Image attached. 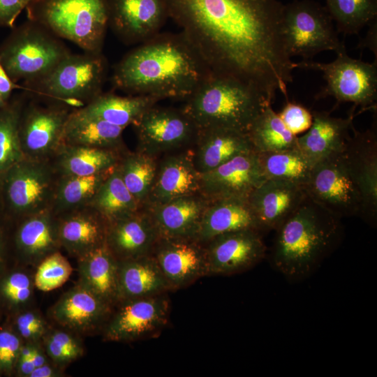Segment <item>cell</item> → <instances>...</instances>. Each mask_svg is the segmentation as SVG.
Here are the masks:
<instances>
[{"label":"cell","instance_id":"obj_17","mask_svg":"<svg viewBox=\"0 0 377 377\" xmlns=\"http://www.w3.org/2000/svg\"><path fill=\"white\" fill-rule=\"evenodd\" d=\"M343 155L348 169L360 191L361 219L372 227L377 223V132L376 124L365 131L353 126Z\"/></svg>","mask_w":377,"mask_h":377},{"label":"cell","instance_id":"obj_35","mask_svg":"<svg viewBox=\"0 0 377 377\" xmlns=\"http://www.w3.org/2000/svg\"><path fill=\"white\" fill-rule=\"evenodd\" d=\"M114 167L87 176L58 175L51 207L54 214L88 206Z\"/></svg>","mask_w":377,"mask_h":377},{"label":"cell","instance_id":"obj_8","mask_svg":"<svg viewBox=\"0 0 377 377\" xmlns=\"http://www.w3.org/2000/svg\"><path fill=\"white\" fill-rule=\"evenodd\" d=\"M283 32L290 57L308 60L317 54L346 50L325 6L313 0H294L283 5Z\"/></svg>","mask_w":377,"mask_h":377},{"label":"cell","instance_id":"obj_13","mask_svg":"<svg viewBox=\"0 0 377 377\" xmlns=\"http://www.w3.org/2000/svg\"><path fill=\"white\" fill-rule=\"evenodd\" d=\"M71 109L57 103L24 105L19 124L25 158L50 161L63 145V134Z\"/></svg>","mask_w":377,"mask_h":377},{"label":"cell","instance_id":"obj_38","mask_svg":"<svg viewBox=\"0 0 377 377\" xmlns=\"http://www.w3.org/2000/svg\"><path fill=\"white\" fill-rule=\"evenodd\" d=\"M158 158L136 151H124L117 167L128 190L142 207L152 188Z\"/></svg>","mask_w":377,"mask_h":377},{"label":"cell","instance_id":"obj_45","mask_svg":"<svg viewBox=\"0 0 377 377\" xmlns=\"http://www.w3.org/2000/svg\"><path fill=\"white\" fill-rule=\"evenodd\" d=\"M24 342L36 343L50 329L43 316L30 308L13 313L12 327Z\"/></svg>","mask_w":377,"mask_h":377},{"label":"cell","instance_id":"obj_51","mask_svg":"<svg viewBox=\"0 0 377 377\" xmlns=\"http://www.w3.org/2000/svg\"><path fill=\"white\" fill-rule=\"evenodd\" d=\"M62 367L54 364L47 363L36 367L29 377H58L63 374Z\"/></svg>","mask_w":377,"mask_h":377},{"label":"cell","instance_id":"obj_10","mask_svg":"<svg viewBox=\"0 0 377 377\" xmlns=\"http://www.w3.org/2000/svg\"><path fill=\"white\" fill-rule=\"evenodd\" d=\"M57 177L49 161L24 158L19 161L0 177L8 209L24 217L51 209Z\"/></svg>","mask_w":377,"mask_h":377},{"label":"cell","instance_id":"obj_50","mask_svg":"<svg viewBox=\"0 0 377 377\" xmlns=\"http://www.w3.org/2000/svg\"><path fill=\"white\" fill-rule=\"evenodd\" d=\"M17 87L12 82L0 63V95L5 102H8L13 89Z\"/></svg>","mask_w":377,"mask_h":377},{"label":"cell","instance_id":"obj_30","mask_svg":"<svg viewBox=\"0 0 377 377\" xmlns=\"http://www.w3.org/2000/svg\"><path fill=\"white\" fill-rule=\"evenodd\" d=\"M80 286L114 307L119 302L118 261L106 244L77 258Z\"/></svg>","mask_w":377,"mask_h":377},{"label":"cell","instance_id":"obj_18","mask_svg":"<svg viewBox=\"0 0 377 377\" xmlns=\"http://www.w3.org/2000/svg\"><path fill=\"white\" fill-rule=\"evenodd\" d=\"M265 179L258 154L253 151L200 173V194L209 202L230 198H248Z\"/></svg>","mask_w":377,"mask_h":377},{"label":"cell","instance_id":"obj_22","mask_svg":"<svg viewBox=\"0 0 377 377\" xmlns=\"http://www.w3.org/2000/svg\"><path fill=\"white\" fill-rule=\"evenodd\" d=\"M200 193V173L194 165L191 149L164 154L158 158L154 182L145 205Z\"/></svg>","mask_w":377,"mask_h":377},{"label":"cell","instance_id":"obj_33","mask_svg":"<svg viewBox=\"0 0 377 377\" xmlns=\"http://www.w3.org/2000/svg\"><path fill=\"white\" fill-rule=\"evenodd\" d=\"M160 101L151 96H119L102 92L78 110L87 115L125 128L128 126H133L147 110Z\"/></svg>","mask_w":377,"mask_h":377},{"label":"cell","instance_id":"obj_27","mask_svg":"<svg viewBox=\"0 0 377 377\" xmlns=\"http://www.w3.org/2000/svg\"><path fill=\"white\" fill-rule=\"evenodd\" d=\"M191 149L194 165L200 173L254 151L247 133L226 128L198 129Z\"/></svg>","mask_w":377,"mask_h":377},{"label":"cell","instance_id":"obj_26","mask_svg":"<svg viewBox=\"0 0 377 377\" xmlns=\"http://www.w3.org/2000/svg\"><path fill=\"white\" fill-rule=\"evenodd\" d=\"M310 128L297 137V147L313 164L342 152L350 137L353 114L347 118L334 117L330 112L313 111Z\"/></svg>","mask_w":377,"mask_h":377},{"label":"cell","instance_id":"obj_54","mask_svg":"<svg viewBox=\"0 0 377 377\" xmlns=\"http://www.w3.org/2000/svg\"><path fill=\"white\" fill-rule=\"evenodd\" d=\"M4 238L3 233L0 230V275L3 272L4 267Z\"/></svg>","mask_w":377,"mask_h":377},{"label":"cell","instance_id":"obj_40","mask_svg":"<svg viewBox=\"0 0 377 377\" xmlns=\"http://www.w3.org/2000/svg\"><path fill=\"white\" fill-rule=\"evenodd\" d=\"M24 98L7 102L0 108V177L25 158L20 144L19 124Z\"/></svg>","mask_w":377,"mask_h":377},{"label":"cell","instance_id":"obj_16","mask_svg":"<svg viewBox=\"0 0 377 377\" xmlns=\"http://www.w3.org/2000/svg\"><path fill=\"white\" fill-rule=\"evenodd\" d=\"M207 274L231 275L246 271L265 256L263 233L244 229L218 235L203 244Z\"/></svg>","mask_w":377,"mask_h":377},{"label":"cell","instance_id":"obj_52","mask_svg":"<svg viewBox=\"0 0 377 377\" xmlns=\"http://www.w3.org/2000/svg\"><path fill=\"white\" fill-rule=\"evenodd\" d=\"M35 368L36 367L31 360L18 359L15 366V374L21 377H29Z\"/></svg>","mask_w":377,"mask_h":377},{"label":"cell","instance_id":"obj_24","mask_svg":"<svg viewBox=\"0 0 377 377\" xmlns=\"http://www.w3.org/2000/svg\"><path fill=\"white\" fill-rule=\"evenodd\" d=\"M200 193L142 208L150 215L161 238L195 240L203 214L209 204Z\"/></svg>","mask_w":377,"mask_h":377},{"label":"cell","instance_id":"obj_46","mask_svg":"<svg viewBox=\"0 0 377 377\" xmlns=\"http://www.w3.org/2000/svg\"><path fill=\"white\" fill-rule=\"evenodd\" d=\"M22 343V339L11 328L0 330V374H15Z\"/></svg>","mask_w":377,"mask_h":377},{"label":"cell","instance_id":"obj_7","mask_svg":"<svg viewBox=\"0 0 377 377\" xmlns=\"http://www.w3.org/2000/svg\"><path fill=\"white\" fill-rule=\"evenodd\" d=\"M71 53L61 38L27 20L1 45L0 63L13 82L24 84L44 77Z\"/></svg>","mask_w":377,"mask_h":377},{"label":"cell","instance_id":"obj_20","mask_svg":"<svg viewBox=\"0 0 377 377\" xmlns=\"http://www.w3.org/2000/svg\"><path fill=\"white\" fill-rule=\"evenodd\" d=\"M112 307L79 283L64 293L51 307V318L76 334H89L103 328Z\"/></svg>","mask_w":377,"mask_h":377},{"label":"cell","instance_id":"obj_42","mask_svg":"<svg viewBox=\"0 0 377 377\" xmlns=\"http://www.w3.org/2000/svg\"><path fill=\"white\" fill-rule=\"evenodd\" d=\"M34 276L22 269L0 275V303L13 314L29 308L34 297Z\"/></svg>","mask_w":377,"mask_h":377},{"label":"cell","instance_id":"obj_37","mask_svg":"<svg viewBox=\"0 0 377 377\" xmlns=\"http://www.w3.org/2000/svg\"><path fill=\"white\" fill-rule=\"evenodd\" d=\"M256 153L279 151L297 147V136L285 126L272 105L258 115L247 131Z\"/></svg>","mask_w":377,"mask_h":377},{"label":"cell","instance_id":"obj_47","mask_svg":"<svg viewBox=\"0 0 377 377\" xmlns=\"http://www.w3.org/2000/svg\"><path fill=\"white\" fill-rule=\"evenodd\" d=\"M278 114L285 126L295 135L306 133L313 122L311 112L300 104L288 101Z\"/></svg>","mask_w":377,"mask_h":377},{"label":"cell","instance_id":"obj_29","mask_svg":"<svg viewBox=\"0 0 377 377\" xmlns=\"http://www.w3.org/2000/svg\"><path fill=\"white\" fill-rule=\"evenodd\" d=\"M244 229L260 232L248 198L219 199L209 202L195 240L205 244L218 235Z\"/></svg>","mask_w":377,"mask_h":377},{"label":"cell","instance_id":"obj_44","mask_svg":"<svg viewBox=\"0 0 377 377\" xmlns=\"http://www.w3.org/2000/svg\"><path fill=\"white\" fill-rule=\"evenodd\" d=\"M37 267L34 276V285L44 292L61 287L73 271L68 260L59 251L45 257Z\"/></svg>","mask_w":377,"mask_h":377},{"label":"cell","instance_id":"obj_31","mask_svg":"<svg viewBox=\"0 0 377 377\" xmlns=\"http://www.w3.org/2000/svg\"><path fill=\"white\" fill-rule=\"evenodd\" d=\"M118 288L119 302L172 290L151 255L118 261Z\"/></svg>","mask_w":377,"mask_h":377},{"label":"cell","instance_id":"obj_21","mask_svg":"<svg viewBox=\"0 0 377 377\" xmlns=\"http://www.w3.org/2000/svg\"><path fill=\"white\" fill-rule=\"evenodd\" d=\"M306 195L304 187L300 184L281 179H265L248 197L260 232L275 230Z\"/></svg>","mask_w":377,"mask_h":377},{"label":"cell","instance_id":"obj_19","mask_svg":"<svg viewBox=\"0 0 377 377\" xmlns=\"http://www.w3.org/2000/svg\"><path fill=\"white\" fill-rule=\"evenodd\" d=\"M151 256L172 290L207 275L205 246L196 240L160 237Z\"/></svg>","mask_w":377,"mask_h":377},{"label":"cell","instance_id":"obj_4","mask_svg":"<svg viewBox=\"0 0 377 377\" xmlns=\"http://www.w3.org/2000/svg\"><path fill=\"white\" fill-rule=\"evenodd\" d=\"M272 102L251 86L212 73L186 98L182 108L198 129L226 128L247 133Z\"/></svg>","mask_w":377,"mask_h":377},{"label":"cell","instance_id":"obj_25","mask_svg":"<svg viewBox=\"0 0 377 377\" xmlns=\"http://www.w3.org/2000/svg\"><path fill=\"white\" fill-rule=\"evenodd\" d=\"M61 247L78 258L105 244L108 222L90 206L57 215Z\"/></svg>","mask_w":377,"mask_h":377},{"label":"cell","instance_id":"obj_15","mask_svg":"<svg viewBox=\"0 0 377 377\" xmlns=\"http://www.w3.org/2000/svg\"><path fill=\"white\" fill-rule=\"evenodd\" d=\"M106 5L108 27L128 45L153 38L169 18L165 0H106Z\"/></svg>","mask_w":377,"mask_h":377},{"label":"cell","instance_id":"obj_53","mask_svg":"<svg viewBox=\"0 0 377 377\" xmlns=\"http://www.w3.org/2000/svg\"><path fill=\"white\" fill-rule=\"evenodd\" d=\"M48 357L43 347L41 341L34 343V353L31 360L36 367L48 363Z\"/></svg>","mask_w":377,"mask_h":377},{"label":"cell","instance_id":"obj_9","mask_svg":"<svg viewBox=\"0 0 377 377\" xmlns=\"http://www.w3.org/2000/svg\"><path fill=\"white\" fill-rule=\"evenodd\" d=\"M295 67L323 73L326 84L316 99L332 96L337 103L350 102L363 109L374 108L377 98V61L372 63L350 57L346 50L330 63L303 60Z\"/></svg>","mask_w":377,"mask_h":377},{"label":"cell","instance_id":"obj_5","mask_svg":"<svg viewBox=\"0 0 377 377\" xmlns=\"http://www.w3.org/2000/svg\"><path fill=\"white\" fill-rule=\"evenodd\" d=\"M27 18L84 52H102L108 15L106 0H31Z\"/></svg>","mask_w":377,"mask_h":377},{"label":"cell","instance_id":"obj_3","mask_svg":"<svg viewBox=\"0 0 377 377\" xmlns=\"http://www.w3.org/2000/svg\"><path fill=\"white\" fill-rule=\"evenodd\" d=\"M275 232L271 265L293 283L309 277L335 251L343 226L341 219L306 195Z\"/></svg>","mask_w":377,"mask_h":377},{"label":"cell","instance_id":"obj_43","mask_svg":"<svg viewBox=\"0 0 377 377\" xmlns=\"http://www.w3.org/2000/svg\"><path fill=\"white\" fill-rule=\"evenodd\" d=\"M75 334L62 328L49 329L44 335L43 347L54 364L64 368L83 355V345Z\"/></svg>","mask_w":377,"mask_h":377},{"label":"cell","instance_id":"obj_39","mask_svg":"<svg viewBox=\"0 0 377 377\" xmlns=\"http://www.w3.org/2000/svg\"><path fill=\"white\" fill-rule=\"evenodd\" d=\"M257 154L260 168L266 179L289 181L304 187L307 183L313 165L298 147Z\"/></svg>","mask_w":377,"mask_h":377},{"label":"cell","instance_id":"obj_23","mask_svg":"<svg viewBox=\"0 0 377 377\" xmlns=\"http://www.w3.org/2000/svg\"><path fill=\"white\" fill-rule=\"evenodd\" d=\"M148 212H138L108 223L105 244L117 261L150 256L159 239Z\"/></svg>","mask_w":377,"mask_h":377},{"label":"cell","instance_id":"obj_41","mask_svg":"<svg viewBox=\"0 0 377 377\" xmlns=\"http://www.w3.org/2000/svg\"><path fill=\"white\" fill-rule=\"evenodd\" d=\"M338 33L357 34L377 17V0H325Z\"/></svg>","mask_w":377,"mask_h":377},{"label":"cell","instance_id":"obj_55","mask_svg":"<svg viewBox=\"0 0 377 377\" xmlns=\"http://www.w3.org/2000/svg\"><path fill=\"white\" fill-rule=\"evenodd\" d=\"M6 103H7V102H5V101L2 99V98H1V95H0V108H1L2 106H3Z\"/></svg>","mask_w":377,"mask_h":377},{"label":"cell","instance_id":"obj_28","mask_svg":"<svg viewBox=\"0 0 377 377\" xmlns=\"http://www.w3.org/2000/svg\"><path fill=\"white\" fill-rule=\"evenodd\" d=\"M15 244L20 257L35 265L59 251L58 220L52 209L23 217L15 232Z\"/></svg>","mask_w":377,"mask_h":377},{"label":"cell","instance_id":"obj_14","mask_svg":"<svg viewBox=\"0 0 377 377\" xmlns=\"http://www.w3.org/2000/svg\"><path fill=\"white\" fill-rule=\"evenodd\" d=\"M104 330L110 341H133L156 335L167 324L170 304L163 294L128 300L118 303Z\"/></svg>","mask_w":377,"mask_h":377},{"label":"cell","instance_id":"obj_36","mask_svg":"<svg viewBox=\"0 0 377 377\" xmlns=\"http://www.w3.org/2000/svg\"><path fill=\"white\" fill-rule=\"evenodd\" d=\"M89 206L99 213L108 223L128 216L142 208L124 184L117 165Z\"/></svg>","mask_w":377,"mask_h":377},{"label":"cell","instance_id":"obj_11","mask_svg":"<svg viewBox=\"0 0 377 377\" xmlns=\"http://www.w3.org/2000/svg\"><path fill=\"white\" fill-rule=\"evenodd\" d=\"M304 188L311 199L340 219L361 218L362 198L343 151L316 163Z\"/></svg>","mask_w":377,"mask_h":377},{"label":"cell","instance_id":"obj_12","mask_svg":"<svg viewBox=\"0 0 377 377\" xmlns=\"http://www.w3.org/2000/svg\"><path fill=\"white\" fill-rule=\"evenodd\" d=\"M133 127L138 140V151L157 158L191 148L198 131L183 108L157 104L147 110Z\"/></svg>","mask_w":377,"mask_h":377},{"label":"cell","instance_id":"obj_48","mask_svg":"<svg viewBox=\"0 0 377 377\" xmlns=\"http://www.w3.org/2000/svg\"><path fill=\"white\" fill-rule=\"evenodd\" d=\"M31 0H0V27H13Z\"/></svg>","mask_w":377,"mask_h":377},{"label":"cell","instance_id":"obj_2","mask_svg":"<svg viewBox=\"0 0 377 377\" xmlns=\"http://www.w3.org/2000/svg\"><path fill=\"white\" fill-rule=\"evenodd\" d=\"M211 74L181 32H160L124 55L111 82L127 95L186 99Z\"/></svg>","mask_w":377,"mask_h":377},{"label":"cell","instance_id":"obj_34","mask_svg":"<svg viewBox=\"0 0 377 377\" xmlns=\"http://www.w3.org/2000/svg\"><path fill=\"white\" fill-rule=\"evenodd\" d=\"M112 149L62 145L53 156L58 175L87 176L106 171L119 161L122 154Z\"/></svg>","mask_w":377,"mask_h":377},{"label":"cell","instance_id":"obj_49","mask_svg":"<svg viewBox=\"0 0 377 377\" xmlns=\"http://www.w3.org/2000/svg\"><path fill=\"white\" fill-rule=\"evenodd\" d=\"M369 28L365 37L360 42L359 47L368 48L375 55L377 61V20H373L369 24Z\"/></svg>","mask_w":377,"mask_h":377},{"label":"cell","instance_id":"obj_6","mask_svg":"<svg viewBox=\"0 0 377 377\" xmlns=\"http://www.w3.org/2000/svg\"><path fill=\"white\" fill-rule=\"evenodd\" d=\"M108 61L102 54L71 53L44 77L24 83L31 95L76 110L103 92Z\"/></svg>","mask_w":377,"mask_h":377},{"label":"cell","instance_id":"obj_32","mask_svg":"<svg viewBox=\"0 0 377 377\" xmlns=\"http://www.w3.org/2000/svg\"><path fill=\"white\" fill-rule=\"evenodd\" d=\"M124 128L72 110L64 126L63 145L84 146L123 151Z\"/></svg>","mask_w":377,"mask_h":377},{"label":"cell","instance_id":"obj_1","mask_svg":"<svg viewBox=\"0 0 377 377\" xmlns=\"http://www.w3.org/2000/svg\"><path fill=\"white\" fill-rule=\"evenodd\" d=\"M169 18L210 72L246 84L272 103L288 100L295 62L283 32L278 0H165Z\"/></svg>","mask_w":377,"mask_h":377}]
</instances>
